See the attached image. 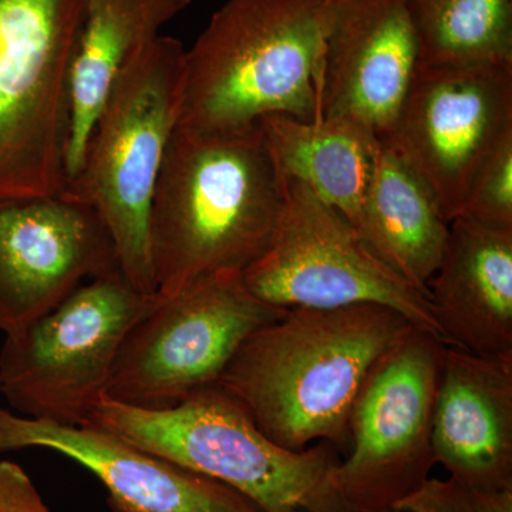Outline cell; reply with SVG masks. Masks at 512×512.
I'll list each match as a JSON object with an SVG mask.
<instances>
[{
  "label": "cell",
  "instance_id": "1",
  "mask_svg": "<svg viewBox=\"0 0 512 512\" xmlns=\"http://www.w3.org/2000/svg\"><path fill=\"white\" fill-rule=\"evenodd\" d=\"M282 200V174L259 123L231 131L175 127L148 224L154 298L244 274L268 248Z\"/></svg>",
  "mask_w": 512,
  "mask_h": 512
},
{
  "label": "cell",
  "instance_id": "2",
  "mask_svg": "<svg viewBox=\"0 0 512 512\" xmlns=\"http://www.w3.org/2000/svg\"><path fill=\"white\" fill-rule=\"evenodd\" d=\"M412 325L375 303L285 309L242 343L218 384L279 446L299 451L328 441L345 451L363 382Z\"/></svg>",
  "mask_w": 512,
  "mask_h": 512
},
{
  "label": "cell",
  "instance_id": "3",
  "mask_svg": "<svg viewBox=\"0 0 512 512\" xmlns=\"http://www.w3.org/2000/svg\"><path fill=\"white\" fill-rule=\"evenodd\" d=\"M325 0H228L185 53L178 126L231 131L322 116Z\"/></svg>",
  "mask_w": 512,
  "mask_h": 512
},
{
  "label": "cell",
  "instance_id": "4",
  "mask_svg": "<svg viewBox=\"0 0 512 512\" xmlns=\"http://www.w3.org/2000/svg\"><path fill=\"white\" fill-rule=\"evenodd\" d=\"M87 424L227 485L262 512H355L330 483L342 460L335 444L319 441L299 451L279 446L218 383L167 410L104 396Z\"/></svg>",
  "mask_w": 512,
  "mask_h": 512
},
{
  "label": "cell",
  "instance_id": "5",
  "mask_svg": "<svg viewBox=\"0 0 512 512\" xmlns=\"http://www.w3.org/2000/svg\"><path fill=\"white\" fill-rule=\"evenodd\" d=\"M185 47L160 36L130 60L111 87L79 173L62 195L100 215L120 271L141 295H156L150 210L168 141L180 121Z\"/></svg>",
  "mask_w": 512,
  "mask_h": 512
},
{
  "label": "cell",
  "instance_id": "6",
  "mask_svg": "<svg viewBox=\"0 0 512 512\" xmlns=\"http://www.w3.org/2000/svg\"><path fill=\"white\" fill-rule=\"evenodd\" d=\"M153 301L120 272L101 276L42 318L5 335L0 393L12 412L62 426L89 423L127 333Z\"/></svg>",
  "mask_w": 512,
  "mask_h": 512
},
{
  "label": "cell",
  "instance_id": "7",
  "mask_svg": "<svg viewBox=\"0 0 512 512\" xmlns=\"http://www.w3.org/2000/svg\"><path fill=\"white\" fill-rule=\"evenodd\" d=\"M82 15L83 0H0V202L64 191Z\"/></svg>",
  "mask_w": 512,
  "mask_h": 512
},
{
  "label": "cell",
  "instance_id": "8",
  "mask_svg": "<svg viewBox=\"0 0 512 512\" xmlns=\"http://www.w3.org/2000/svg\"><path fill=\"white\" fill-rule=\"evenodd\" d=\"M284 312L252 295L238 274L154 298L127 333L104 396L137 409H171L220 382L242 343Z\"/></svg>",
  "mask_w": 512,
  "mask_h": 512
},
{
  "label": "cell",
  "instance_id": "9",
  "mask_svg": "<svg viewBox=\"0 0 512 512\" xmlns=\"http://www.w3.org/2000/svg\"><path fill=\"white\" fill-rule=\"evenodd\" d=\"M444 348L439 336L412 325L367 375L350 414L348 457L330 471L350 510L397 512L429 480Z\"/></svg>",
  "mask_w": 512,
  "mask_h": 512
},
{
  "label": "cell",
  "instance_id": "10",
  "mask_svg": "<svg viewBox=\"0 0 512 512\" xmlns=\"http://www.w3.org/2000/svg\"><path fill=\"white\" fill-rule=\"evenodd\" d=\"M282 194L271 242L242 274L252 295L282 309L389 306L440 338L427 293L373 254L342 214L284 174Z\"/></svg>",
  "mask_w": 512,
  "mask_h": 512
},
{
  "label": "cell",
  "instance_id": "11",
  "mask_svg": "<svg viewBox=\"0 0 512 512\" xmlns=\"http://www.w3.org/2000/svg\"><path fill=\"white\" fill-rule=\"evenodd\" d=\"M510 133L511 63H420L386 138L451 222L478 167Z\"/></svg>",
  "mask_w": 512,
  "mask_h": 512
},
{
  "label": "cell",
  "instance_id": "12",
  "mask_svg": "<svg viewBox=\"0 0 512 512\" xmlns=\"http://www.w3.org/2000/svg\"><path fill=\"white\" fill-rule=\"evenodd\" d=\"M121 274L100 215L66 195L0 202V330L18 332L79 286Z\"/></svg>",
  "mask_w": 512,
  "mask_h": 512
},
{
  "label": "cell",
  "instance_id": "13",
  "mask_svg": "<svg viewBox=\"0 0 512 512\" xmlns=\"http://www.w3.org/2000/svg\"><path fill=\"white\" fill-rule=\"evenodd\" d=\"M322 119L392 134L420 64L410 0H325Z\"/></svg>",
  "mask_w": 512,
  "mask_h": 512
},
{
  "label": "cell",
  "instance_id": "14",
  "mask_svg": "<svg viewBox=\"0 0 512 512\" xmlns=\"http://www.w3.org/2000/svg\"><path fill=\"white\" fill-rule=\"evenodd\" d=\"M45 448L89 470L111 512H262L244 495L94 426H62L0 407V453Z\"/></svg>",
  "mask_w": 512,
  "mask_h": 512
},
{
  "label": "cell",
  "instance_id": "15",
  "mask_svg": "<svg viewBox=\"0 0 512 512\" xmlns=\"http://www.w3.org/2000/svg\"><path fill=\"white\" fill-rule=\"evenodd\" d=\"M431 446L450 478L485 493L512 490V362L446 345Z\"/></svg>",
  "mask_w": 512,
  "mask_h": 512
},
{
  "label": "cell",
  "instance_id": "16",
  "mask_svg": "<svg viewBox=\"0 0 512 512\" xmlns=\"http://www.w3.org/2000/svg\"><path fill=\"white\" fill-rule=\"evenodd\" d=\"M427 298L446 345L512 362V227L454 218Z\"/></svg>",
  "mask_w": 512,
  "mask_h": 512
},
{
  "label": "cell",
  "instance_id": "17",
  "mask_svg": "<svg viewBox=\"0 0 512 512\" xmlns=\"http://www.w3.org/2000/svg\"><path fill=\"white\" fill-rule=\"evenodd\" d=\"M191 2L83 0L82 23L70 63L66 184L82 167L94 126L119 74Z\"/></svg>",
  "mask_w": 512,
  "mask_h": 512
},
{
  "label": "cell",
  "instance_id": "18",
  "mask_svg": "<svg viewBox=\"0 0 512 512\" xmlns=\"http://www.w3.org/2000/svg\"><path fill=\"white\" fill-rule=\"evenodd\" d=\"M357 232L373 254L420 291L436 274L450 222L389 138H379Z\"/></svg>",
  "mask_w": 512,
  "mask_h": 512
},
{
  "label": "cell",
  "instance_id": "19",
  "mask_svg": "<svg viewBox=\"0 0 512 512\" xmlns=\"http://www.w3.org/2000/svg\"><path fill=\"white\" fill-rule=\"evenodd\" d=\"M276 167L301 181L357 229L379 137L349 120L303 123L269 114L258 121Z\"/></svg>",
  "mask_w": 512,
  "mask_h": 512
},
{
  "label": "cell",
  "instance_id": "20",
  "mask_svg": "<svg viewBox=\"0 0 512 512\" xmlns=\"http://www.w3.org/2000/svg\"><path fill=\"white\" fill-rule=\"evenodd\" d=\"M420 63L512 64V0H410Z\"/></svg>",
  "mask_w": 512,
  "mask_h": 512
},
{
  "label": "cell",
  "instance_id": "21",
  "mask_svg": "<svg viewBox=\"0 0 512 512\" xmlns=\"http://www.w3.org/2000/svg\"><path fill=\"white\" fill-rule=\"evenodd\" d=\"M458 217L512 227V133L478 167Z\"/></svg>",
  "mask_w": 512,
  "mask_h": 512
},
{
  "label": "cell",
  "instance_id": "22",
  "mask_svg": "<svg viewBox=\"0 0 512 512\" xmlns=\"http://www.w3.org/2000/svg\"><path fill=\"white\" fill-rule=\"evenodd\" d=\"M397 512H512V490L485 493L454 478H429Z\"/></svg>",
  "mask_w": 512,
  "mask_h": 512
},
{
  "label": "cell",
  "instance_id": "23",
  "mask_svg": "<svg viewBox=\"0 0 512 512\" xmlns=\"http://www.w3.org/2000/svg\"><path fill=\"white\" fill-rule=\"evenodd\" d=\"M0 512H53L19 464L0 460Z\"/></svg>",
  "mask_w": 512,
  "mask_h": 512
}]
</instances>
